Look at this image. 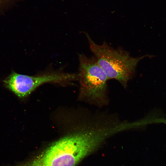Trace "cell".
Instances as JSON below:
<instances>
[{
  "mask_svg": "<svg viewBox=\"0 0 166 166\" xmlns=\"http://www.w3.org/2000/svg\"><path fill=\"white\" fill-rule=\"evenodd\" d=\"M72 132L53 143L30 160L16 166H75L106 139L94 120L77 121Z\"/></svg>",
  "mask_w": 166,
  "mask_h": 166,
  "instance_id": "cell-1",
  "label": "cell"
},
{
  "mask_svg": "<svg viewBox=\"0 0 166 166\" xmlns=\"http://www.w3.org/2000/svg\"><path fill=\"white\" fill-rule=\"evenodd\" d=\"M85 34L91 51L109 79L117 81L124 88H127L128 81L133 76L139 61L146 57H155L147 54L133 57L126 51L121 49H114L105 42L99 45L88 33Z\"/></svg>",
  "mask_w": 166,
  "mask_h": 166,
  "instance_id": "cell-2",
  "label": "cell"
},
{
  "mask_svg": "<svg viewBox=\"0 0 166 166\" xmlns=\"http://www.w3.org/2000/svg\"><path fill=\"white\" fill-rule=\"evenodd\" d=\"M78 100L99 108L109 103L107 82L109 79L96 58L79 55Z\"/></svg>",
  "mask_w": 166,
  "mask_h": 166,
  "instance_id": "cell-3",
  "label": "cell"
},
{
  "mask_svg": "<svg viewBox=\"0 0 166 166\" xmlns=\"http://www.w3.org/2000/svg\"><path fill=\"white\" fill-rule=\"evenodd\" d=\"M78 80V74L54 71L30 76L14 72L3 81L7 88L21 98L28 96L36 88L48 83H65Z\"/></svg>",
  "mask_w": 166,
  "mask_h": 166,
  "instance_id": "cell-4",
  "label": "cell"
},
{
  "mask_svg": "<svg viewBox=\"0 0 166 166\" xmlns=\"http://www.w3.org/2000/svg\"><path fill=\"white\" fill-rule=\"evenodd\" d=\"M16 0H0V14L9 10L13 6Z\"/></svg>",
  "mask_w": 166,
  "mask_h": 166,
  "instance_id": "cell-5",
  "label": "cell"
}]
</instances>
